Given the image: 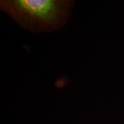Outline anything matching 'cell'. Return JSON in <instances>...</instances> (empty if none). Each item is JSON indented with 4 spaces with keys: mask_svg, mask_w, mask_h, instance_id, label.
I'll return each mask as SVG.
<instances>
[{
    "mask_svg": "<svg viewBox=\"0 0 124 124\" xmlns=\"http://www.w3.org/2000/svg\"><path fill=\"white\" fill-rule=\"evenodd\" d=\"M75 4L73 0H1L0 10L24 31L51 33L66 25Z\"/></svg>",
    "mask_w": 124,
    "mask_h": 124,
    "instance_id": "obj_1",
    "label": "cell"
}]
</instances>
